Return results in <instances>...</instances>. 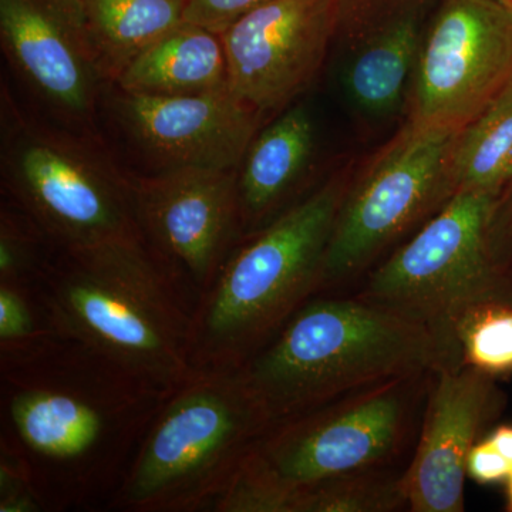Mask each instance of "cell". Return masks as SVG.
<instances>
[{
  "mask_svg": "<svg viewBox=\"0 0 512 512\" xmlns=\"http://www.w3.org/2000/svg\"><path fill=\"white\" fill-rule=\"evenodd\" d=\"M45 278L57 328L120 375L165 393L194 375V311L184 308L177 278L146 239L62 248Z\"/></svg>",
  "mask_w": 512,
  "mask_h": 512,
  "instance_id": "obj_1",
  "label": "cell"
},
{
  "mask_svg": "<svg viewBox=\"0 0 512 512\" xmlns=\"http://www.w3.org/2000/svg\"><path fill=\"white\" fill-rule=\"evenodd\" d=\"M272 426L399 377L437 372L426 330L353 293L316 295L245 363Z\"/></svg>",
  "mask_w": 512,
  "mask_h": 512,
  "instance_id": "obj_2",
  "label": "cell"
},
{
  "mask_svg": "<svg viewBox=\"0 0 512 512\" xmlns=\"http://www.w3.org/2000/svg\"><path fill=\"white\" fill-rule=\"evenodd\" d=\"M346 185L342 175L329 178L232 249L194 309L195 370L245 365L318 295Z\"/></svg>",
  "mask_w": 512,
  "mask_h": 512,
  "instance_id": "obj_3",
  "label": "cell"
},
{
  "mask_svg": "<svg viewBox=\"0 0 512 512\" xmlns=\"http://www.w3.org/2000/svg\"><path fill=\"white\" fill-rule=\"evenodd\" d=\"M271 427L244 365L195 370L168 394L117 504L140 512L211 507Z\"/></svg>",
  "mask_w": 512,
  "mask_h": 512,
  "instance_id": "obj_4",
  "label": "cell"
},
{
  "mask_svg": "<svg viewBox=\"0 0 512 512\" xmlns=\"http://www.w3.org/2000/svg\"><path fill=\"white\" fill-rule=\"evenodd\" d=\"M495 198L457 191L363 279L353 295L429 333L440 369L461 367L458 330L481 306L512 302V278L488 245Z\"/></svg>",
  "mask_w": 512,
  "mask_h": 512,
  "instance_id": "obj_5",
  "label": "cell"
},
{
  "mask_svg": "<svg viewBox=\"0 0 512 512\" xmlns=\"http://www.w3.org/2000/svg\"><path fill=\"white\" fill-rule=\"evenodd\" d=\"M2 183L20 211L60 249L146 239L130 174L89 134L29 116L2 86Z\"/></svg>",
  "mask_w": 512,
  "mask_h": 512,
  "instance_id": "obj_6",
  "label": "cell"
},
{
  "mask_svg": "<svg viewBox=\"0 0 512 512\" xmlns=\"http://www.w3.org/2000/svg\"><path fill=\"white\" fill-rule=\"evenodd\" d=\"M458 130L407 121L348 183L330 234L318 295L352 293L394 249L456 194L451 154Z\"/></svg>",
  "mask_w": 512,
  "mask_h": 512,
  "instance_id": "obj_7",
  "label": "cell"
},
{
  "mask_svg": "<svg viewBox=\"0 0 512 512\" xmlns=\"http://www.w3.org/2000/svg\"><path fill=\"white\" fill-rule=\"evenodd\" d=\"M431 375L375 384L281 421L251 456L291 491L295 505L298 491L330 478L399 467L419 434Z\"/></svg>",
  "mask_w": 512,
  "mask_h": 512,
  "instance_id": "obj_8",
  "label": "cell"
},
{
  "mask_svg": "<svg viewBox=\"0 0 512 512\" xmlns=\"http://www.w3.org/2000/svg\"><path fill=\"white\" fill-rule=\"evenodd\" d=\"M512 82V3L437 0L414 72L407 113L460 130Z\"/></svg>",
  "mask_w": 512,
  "mask_h": 512,
  "instance_id": "obj_9",
  "label": "cell"
},
{
  "mask_svg": "<svg viewBox=\"0 0 512 512\" xmlns=\"http://www.w3.org/2000/svg\"><path fill=\"white\" fill-rule=\"evenodd\" d=\"M237 170L175 168L130 175L147 244L175 278L185 276L201 295L242 239Z\"/></svg>",
  "mask_w": 512,
  "mask_h": 512,
  "instance_id": "obj_10",
  "label": "cell"
},
{
  "mask_svg": "<svg viewBox=\"0 0 512 512\" xmlns=\"http://www.w3.org/2000/svg\"><path fill=\"white\" fill-rule=\"evenodd\" d=\"M339 0H271L224 33L229 92L259 113L284 111L311 87L335 39Z\"/></svg>",
  "mask_w": 512,
  "mask_h": 512,
  "instance_id": "obj_11",
  "label": "cell"
},
{
  "mask_svg": "<svg viewBox=\"0 0 512 512\" xmlns=\"http://www.w3.org/2000/svg\"><path fill=\"white\" fill-rule=\"evenodd\" d=\"M0 45L20 82L63 127L90 134L104 90L76 0H0Z\"/></svg>",
  "mask_w": 512,
  "mask_h": 512,
  "instance_id": "obj_12",
  "label": "cell"
},
{
  "mask_svg": "<svg viewBox=\"0 0 512 512\" xmlns=\"http://www.w3.org/2000/svg\"><path fill=\"white\" fill-rule=\"evenodd\" d=\"M497 382L470 366L433 372L416 447L403 471L410 511H464L468 454L507 406Z\"/></svg>",
  "mask_w": 512,
  "mask_h": 512,
  "instance_id": "obj_13",
  "label": "cell"
},
{
  "mask_svg": "<svg viewBox=\"0 0 512 512\" xmlns=\"http://www.w3.org/2000/svg\"><path fill=\"white\" fill-rule=\"evenodd\" d=\"M117 123L156 171L235 170L262 128L264 114L229 90L188 97H143L116 90Z\"/></svg>",
  "mask_w": 512,
  "mask_h": 512,
  "instance_id": "obj_14",
  "label": "cell"
},
{
  "mask_svg": "<svg viewBox=\"0 0 512 512\" xmlns=\"http://www.w3.org/2000/svg\"><path fill=\"white\" fill-rule=\"evenodd\" d=\"M437 0H339L333 45L340 84L363 116L386 119L407 106Z\"/></svg>",
  "mask_w": 512,
  "mask_h": 512,
  "instance_id": "obj_15",
  "label": "cell"
},
{
  "mask_svg": "<svg viewBox=\"0 0 512 512\" xmlns=\"http://www.w3.org/2000/svg\"><path fill=\"white\" fill-rule=\"evenodd\" d=\"M315 153V120L303 104L289 106L258 131L237 170L242 238L305 198L299 194Z\"/></svg>",
  "mask_w": 512,
  "mask_h": 512,
  "instance_id": "obj_16",
  "label": "cell"
},
{
  "mask_svg": "<svg viewBox=\"0 0 512 512\" xmlns=\"http://www.w3.org/2000/svg\"><path fill=\"white\" fill-rule=\"evenodd\" d=\"M143 97H188L229 90L221 35L183 22L136 57L113 84Z\"/></svg>",
  "mask_w": 512,
  "mask_h": 512,
  "instance_id": "obj_17",
  "label": "cell"
},
{
  "mask_svg": "<svg viewBox=\"0 0 512 512\" xmlns=\"http://www.w3.org/2000/svg\"><path fill=\"white\" fill-rule=\"evenodd\" d=\"M76 2L84 42L110 86L128 64L183 22L188 5V0Z\"/></svg>",
  "mask_w": 512,
  "mask_h": 512,
  "instance_id": "obj_18",
  "label": "cell"
},
{
  "mask_svg": "<svg viewBox=\"0 0 512 512\" xmlns=\"http://www.w3.org/2000/svg\"><path fill=\"white\" fill-rule=\"evenodd\" d=\"M13 424L26 446L55 460H74L96 446L103 417L72 393L29 389L10 404Z\"/></svg>",
  "mask_w": 512,
  "mask_h": 512,
  "instance_id": "obj_19",
  "label": "cell"
},
{
  "mask_svg": "<svg viewBox=\"0 0 512 512\" xmlns=\"http://www.w3.org/2000/svg\"><path fill=\"white\" fill-rule=\"evenodd\" d=\"M457 191L497 195L512 180V82L458 130L451 154Z\"/></svg>",
  "mask_w": 512,
  "mask_h": 512,
  "instance_id": "obj_20",
  "label": "cell"
},
{
  "mask_svg": "<svg viewBox=\"0 0 512 512\" xmlns=\"http://www.w3.org/2000/svg\"><path fill=\"white\" fill-rule=\"evenodd\" d=\"M400 467L330 478L298 491L295 512H394L407 507Z\"/></svg>",
  "mask_w": 512,
  "mask_h": 512,
  "instance_id": "obj_21",
  "label": "cell"
},
{
  "mask_svg": "<svg viewBox=\"0 0 512 512\" xmlns=\"http://www.w3.org/2000/svg\"><path fill=\"white\" fill-rule=\"evenodd\" d=\"M461 365L501 379L512 376V302L490 303L458 330Z\"/></svg>",
  "mask_w": 512,
  "mask_h": 512,
  "instance_id": "obj_22",
  "label": "cell"
},
{
  "mask_svg": "<svg viewBox=\"0 0 512 512\" xmlns=\"http://www.w3.org/2000/svg\"><path fill=\"white\" fill-rule=\"evenodd\" d=\"M45 237L25 212L2 208L0 215V284L18 286L36 264L37 247Z\"/></svg>",
  "mask_w": 512,
  "mask_h": 512,
  "instance_id": "obj_23",
  "label": "cell"
},
{
  "mask_svg": "<svg viewBox=\"0 0 512 512\" xmlns=\"http://www.w3.org/2000/svg\"><path fill=\"white\" fill-rule=\"evenodd\" d=\"M268 2L271 0H188L184 20L221 35L239 18Z\"/></svg>",
  "mask_w": 512,
  "mask_h": 512,
  "instance_id": "obj_24",
  "label": "cell"
},
{
  "mask_svg": "<svg viewBox=\"0 0 512 512\" xmlns=\"http://www.w3.org/2000/svg\"><path fill=\"white\" fill-rule=\"evenodd\" d=\"M488 245L495 264L512 278V180L493 202L488 220Z\"/></svg>",
  "mask_w": 512,
  "mask_h": 512,
  "instance_id": "obj_25",
  "label": "cell"
},
{
  "mask_svg": "<svg viewBox=\"0 0 512 512\" xmlns=\"http://www.w3.org/2000/svg\"><path fill=\"white\" fill-rule=\"evenodd\" d=\"M35 333V320L18 286L0 284V339L3 343L22 342Z\"/></svg>",
  "mask_w": 512,
  "mask_h": 512,
  "instance_id": "obj_26",
  "label": "cell"
},
{
  "mask_svg": "<svg viewBox=\"0 0 512 512\" xmlns=\"http://www.w3.org/2000/svg\"><path fill=\"white\" fill-rule=\"evenodd\" d=\"M512 464L498 453L490 439L471 448L467 460V476L480 484H494L508 480Z\"/></svg>",
  "mask_w": 512,
  "mask_h": 512,
  "instance_id": "obj_27",
  "label": "cell"
},
{
  "mask_svg": "<svg viewBox=\"0 0 512 512\" xmlns=\"http://www.w3.org/2000/svg\"><path fill=\"white\" fill-rule=\"evenodd\" d=\"M498 453L512 464V426H500L490 437Z\"/></svg>",
  "mask_w": 512,
  "mask_h": 512,
  "instance_id": "obj_28",
  "label": "cell"
},
{
  "mask_svg": "<svg viewBox=\"0 0 512 512\" xmlns=\"http://www.w3.org/2000/svg\"><path fill=\"white\" fill-rule=\"evenodd\" d=\"M508 510L512 512V470L510 477H508Z\"/></svg>",
  "mask_w": 512,
  "mask_h": 512,
  "instance_id": "obj_29",
  "label": "cell"
},
{
  "mask_svg": "<svg viewBox=\"0 0 512 512\" xmlns=\"http://www.w3.org/2000/svg\"><path fill=\"white\" fill-rule=\"evenodd\" d=\"M507 2H510V0H507Z\"/></svg>",
  "mask_w": 512,
  "mask_h": 512,
  "instance_id": "obj_30",
  "label": "cell"
},
{
  "mask_svg": "<svg viewBox=\"0 0 512 512\" xmlns=\"http://www.w3.org/2000/svg\"><path fill=\"white\" fill-rule=\"evenodd\" d=\"M510 3H512V0H510Z\"/></svg>",
  "mask_w": 512,
  "mask_h": 512,
  "instance_id": "obj_31",
  "label": "cell"
}]
</instances>
